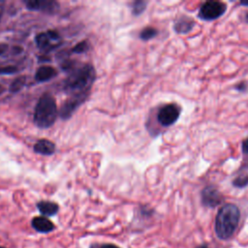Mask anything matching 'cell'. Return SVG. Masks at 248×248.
<instances>
[{
    "label": "cell",
    "instance_id": "6da1fadb",
    "mask_svg": "<svg viewBox=\"0 0 248 248\" xmlns=\"http://www.w3.org/2000/svg\"><path fill=\"white\" fill-rule=\"evenodd\" d=\"M96 79V72L91 64H82L73 69L64 80L63 89L70 95L90 92L91 86Z\"/></svg>",
    "mask_w": 248,
    "mask_h": 248
},
{
    "label": "cell",
    "instance_id": "7a4b0ae2",
    "mask_svg": "<svg viewBox=\"0 0 248 248\" xmlns=\"http://www.w3.org/2000/svg\"><path fill=\"white\" fill-rule=\"evenodd\" d=\"M240 218L238 207L233 203L224 204L215 218V232L220 239H229L234 233Z\"/></svg>",
    "mask_w": 248,
    "mask_h": 248
},
{
    "label": "cell",
    "instance_id": "3957f363",
    "mask_svg": "<svg viewBox=\"0 0 248 248\" xmlns=\"http://www.w3.org/2000/svg\"><path fill=\"white\" fill-rule=\"evenodd\" d=\"M59 115L56 101L49 93L43 94L37 102L33 120L37 127L47 129L54 124Z\"/></svg>",
    "mask_w": 248,
    "mask_h": 248
},
{
    "label": "cell",
    "instance_id": "277c9868",
    "mask_svg": "<svg viewBox=\"0 0 248 248\" xmlns=\"http://www.w3.org/2000/svg\"><path fill=\"white\" fill-rule=\"evenodd\" d=\"M226 11L227 6L225 3L210 0L202 4L198 13V16L202 20L212 21L222 16Z\"/></svg>",
    "mask_w": 248,
    "mask_h": 248
},
{
    "label": "cell",
    "instance_id": "5b68a950",
    "mask_svg": "<svg viewBox=\"0 0 248 248\" xmlns=\"http://www.w3.org/2000/svg\"><path fill=\"white\" fill-rule=\"evenodd\" d=\"M181 108L176 104H168L163 106L157 113V120L163 127L173 125L179 118Z\"/></svg>",
    "mask_w": 248,
    "mask_h": 248
},
{
    "label": "cell",
    "instance_id": "8992f818",
    "mask_svg": "<svg viewBox=\"0 0 248 248\" xmlns=\"http://www.w3.org/2000/svg\"><path fill=\"white\" fill-rule=\"evenodd\" d=\"M90 92L71 95V97L61 106L59 109L60 118L63 120L69 119L74 114V112L85 102Z\"/></svg>",
    "mask_w": 248,
    "mask_h": 248
},
{
    "label": "cell",
    "instance_id": "52a82bcc",
    "mask_svg": "<svg viewBox=\"0 0 248 248\" xmlns=\"http://www.w3.org/2000/svg\"><path fill=\"white\" fill-rule=\"evenodd\" d=\"M201 197H202V204L209 207H215L218 204H220L223 201V197L221 193L213 185H208L204 187L202 191Z\"/></svg>",
    "mask_w": 248,
    "mask_h": 248
},
{
    "label": "cell",
    "instance_id": "ba28073f",
    "mask_svg": "<svg viewBox=\"0 0 248 248\" xmlns=\"http://www.w3.org/2000/svg\"><path fill=\"white\" fill-rule=\"evenodd\" d=\"M24 4L30 11H39L47 14H53L59 8V4L54 0H26Z\"/></svg>",
    "mask_w": 248,
    "mask_h": 248
},
{
    "label": "cell",
    "instance_id": "9c48e42d",
    "mask_svg": "<svg viewBox=\"0 0 248 248\" xmlns=\"http://www.w3.org/2000/svg\"><path fill=\"white\" fill-rule=\"evenodd\" d=\"M60 40V36L56 31L48 30L46 33H39L35 37V42L37 46L43 51H48L52 49V42H57Z\"/></svg>",
    "mask_w": 248,
    "mask_h": 248
},
{
    "label": "cell",
    "instance_id": "30bf717a",
    "mask_svg": "<svg viewBox=\"0 0 248 248\" xmlns=\"http://www.w3.org/2000/svg\"><path fill=\"white\" fill-rule=\"evenodd\" d=\"M195 26V21L188 16H180L173 24V29L178 34H187L192 31Z\"/></svg>",
    "mask_w": 248,
    "mask_h": 248
},
{
    "label": "cell",
    "instance_id": "8fae6325",
    "mask_svg": "<svg viewBox=\"0 0 248 248\" xmlns=\"http://www.w3.org/2000/svg\"><path fill=\"white\" fill-rule=\"evenodd\" d=\"M34 151L42 155H52L55 152V144L46 139L39 140L33 147Z\"/></svg>",
    "mask_w": 248,
    "mask_h": 248
},
{
    "label": "cell",
    "instance_id": "7c38bea8",
    "mask_svg": "<svg viewBox=\"0 0 248 248\" xmlns=\"http://www.w3.org/2000/svg\"><path fill=\"white\" fill-rule=\"evenodd\" d=\"M32 227L40 232H49L54 229V225L47 218L39 216L32 219Z\"/></svg>",
    "mask_w": 248,
    "mask_h": 248
},
{
    "label": "cell",
    "instance_id": "4fadbf2b",
    "mask_svg": "<svg viewBox=\"0 0 248 248\" xmlns=\"http://www.w3.org/2000/svg\"><path fill=\"white\" fill-rule=\"evenodd\" d=\"M56 75H57V71L55 70V68L51 66H42L37 70L35 74V78L39 82H44L51 79Z\"/></svg>",
    "mask_w": 248,
    "mask_h": 248
},
{
    "label": "cell",
    "instance_id": "5bb4252c",
    "mask_svg": "<svg viewBox=\"0 0 248 248\" xmlns=\"http://www.w3.org/2000/svg\"><path fill=\"white\" fill-rule=\"evenodd\" d=\"M37 207H38L39 211L45 216L55 215L59 209L57 203L48 202V201H42V202H38Z\"/></svg>",
    "mask_w": 248,
    "mask_h": 248
},
{
    "label": "cell",
    "instance_id": "9a60e30c",
    "mask_svg": "<svg viewBox=\"0 0 248 248\" xmlns=\"http://www.w3.org/2000/svg\"><path fill=\"white\" fill-rule=\"evenodd\" d=\"M25 82H26V78L24 76H21V77H18L16 78H15L11 85H10V92L11 93H16L18 92L19 90L22 89V87L25 85Z\"/></svg>",
    "mask_w": 248,
    "mask_h": 248
},
{
    "label": "cell",
    "instance_id": "2e32d148",
    "mask_svg": "<svg viewBox=\"0 0 248 248\" xmlns=\"http://www.w3.org/2000/svg\"><path fill=\"white\" fill-rule=\"evenodd\" d=\"M158 35V30L154 27H151V26H148V27H145L143 28L140 33V38L142 40V41H148V40H151L153 39L154 37H156Z\"/></svg>",
    "mask_w": 248,
    "mask_h": 248
},
{
    "label": "cell",
    "instance_id": "e0dca14e",
    "mask_svg": "<svg viewBox=\"0 0 248 248\" xmlns=\"http://www.w3.org/2000/svg\"><path fill=\"white\" fill-rule=\"evenodd\" d=\"M147 6V2L143 0H136L132 3V14L136 16L142 14Z\"/></svg>",
    "mask_w": 248,
    "mask_h": 248
},
{
    "label": "cell",
    "instance_id": "ac0fdd59",
    "mask_svg": "<svg viewBox=\"0 0 248 248\" xmlns=\"http://www.w3.org/2000/svg\"><path fill=\"white\" fill-rule=\"evenodd\" d=\"M232 185L236 188H244L248 185V172L238 174L233 180Z\"/></svg>",
    "mask_w": 248,
    "mask_h": 248
},
{
    "label": "cell",
    "instance_id": "d6986e66",
    "mask_svg": "<svg viewBox=\"0 0 248 248\" xmlns=\"http://www.w3.org/2000/svg\"><path fill=\"white\" fill-rule=\"evenodd\" d=\"M89 48V45L86 41H81L79 43H78L74 47H73V51L75 53H83L85 51H87Z\"/></svg>",
    "mask_w": 248,
    "mask_h": 248
},
{
    "label": "cell",
    "instance_id": "ffe728a7",
    "mask_svg": "<svg viewBox=\"0 0 248 248\" xmlns=\"http://www.w3.org/2000/svg\"><path fill=\"white\" fill-rule=\"evenodd\" d=\"M17 72V68L13 65H8L0 68V75H12Z\"/></svg>",
    "mask_w": 248,
    "mask_h": 248
},
{
    "label": "cell",
    "instance_id": "44dd1931",
    "mask_svg": "<svg viewBox=\"0 0 248 248\" xmlns=\"http://www.w3.org/2000/svg\"><path fill=\"white\" fill-rule=\"evenodd\" d=\"M241 149L243 154H248V138L245 139L241 143Z\"/></svg>",
    "mask_w": 248,
    "mask_h": 248
},
{
    "label": "cell",
    "instance_id": "7402d4cb",
    "mask_svg": "<svg viewBox=\"0 0 248 248\" xmlns=\"http://www.w3.org/2000/svg\"><path fill=\"white\" fill-rule=\"evenodd\" d=\"M4 10H5V1L4 0H0V21H1Z\"/></svg>",
    "mask_w": 248,
    "mask_h": 248
},
{
    "label": "cell",
    "instance_id": "603a6c76",
    "mask_svg": "<svg viewBox=\"0 0 248 248\" xmlns=\"http://www.w3.org/2000/svg\"><path fill=\"white\" fill-rule=\"evenodd\" d=\"M235 88H236L238 91H245V90H246V88H247V85H246V83L242 82V83L237 84Z\"/></svg>",
    "mask_w": 248,
    "mask_h": 248
},
{
    "label": "cell",
    "instance_id": "cb8c5ba5",
    "mask_svg": "<svg viewBox=\"0 0 248 248\" xmlns=\"http://www.w3.org/2000/svg\"><path fill=\"white\" fill-rule=\"evenodd\" d=\"M8 46L6 44H0V55L3 54L7 50Z\"/></svg>",
    "mask_w": 248,
    "mask_h": 248
},
{
    "label": "cell",
    "instance_id": "d4e9b609",
    "mask_svg": "<svg viewBox=\"0 0 248 248\" xmlns=\"http://www.w3.org/2000/svg\"><path fill=\"white\" fill-rule=\"evenodd\" d=\"M101 248H118V247L114 244H104L103 246H101Z\"/></svg>",
    "mask_w": 248,
    "mask_h": 248
},
{
    "label": "cell",
    "instance_id": "484cf974",
    "mask_svg": "<svg viewBox=\"0 0 248 248\" xmlns=\"http://www.w3.org/2000/svg\"><path fill=\"white\" fill-rule=\"evenodd\" d=\"M240 5L248 7V1H241V2H240Z\"/></svg>",
    "mask_w": 248,
    "mask_h": 248
},
{
    "label": "cell",
    "instance_id": "4316f807",
    "mask_svg": "<svg viewBox=\"0 0 248 248\" xmlns=\"http://www.w3.org/2000/svg\"><path fill=\"white\" fill-rule=\"evenodd\" d=\"M197 248H207L206 245H201V246H198Z\"/></svg>",
    "mask_w": 248,
    "mask_h": 248
},
{
    "label": "cell",
    "instance_id": "83f0119b",
    "mask_svg": "<svg viewBox=\"0 0 248 248\" xmlns=\"http://www.w3.org/2000/svg\"><path fill=\"white\" fill-rule=\"evenodd\" d=\"M245 21L246 22H248V13L246 14V16H245Z\"/></svg>",
    "mask_w": 248,
    "mask_h": 248
},
{
    "label": "cell",
    "instance_id": "f1b7e54d",
    "mask_svg": "<svg viewBox=\"0 0 248 248\" xmlns=\"http://www.w3.org/2000/svg\"><path fill=\"white\" fill-rule=\"evenodd\" d=\"M0 248H4V247H0Z\"/></svg>",
    "mask_w": 248,
    "mask_h": 248
}]
</instances>
